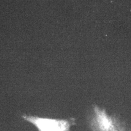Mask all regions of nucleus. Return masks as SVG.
<instances>
[{
    "mask_svg": "<svg viewBox=\"0 0 131 131\" xmlns=\"http://www.w3.org/2000/svg\"><path fill=\"white\" fill-rule=\"evenodd\" d=\"M22 118L37 128L38 131H71L74 119H54L24 115Z\"/></svg>",
    "mask_w": 131,
    "mask_h": 131,
    "instance_id": "2",
    "label": "nucleus"
},
{
    "mask_svg": "<svg viewBox=\"0 0 131 131\" xmlns=\"http://www.w3.org/2000/svg\"><path fill=\"white\" fill-rule=\"evenodd\" d=\"M88 122L91 131H125L116 118L97 106L89 116Z\"/></svg>",
    "mask_w": 131,
    "mask_h": 131,
    "instance_id": "1",
    "label": "nucleus"
}]
</instances>
